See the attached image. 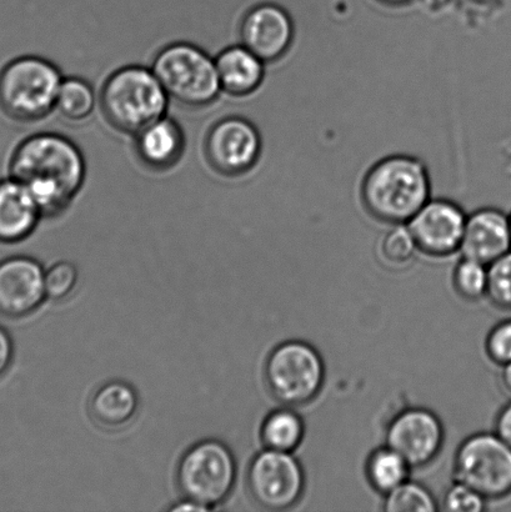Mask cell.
I'll use <instances>...</instances> for the list:
<instances>
[{
  "instance_id": "obj_6",
  "label": "cell",
  "mask_w": 511,
  "mask_h": 512,
  "mask_svg": "<svg viewBox=\"0 0 511 512\" xmlns=\"http://www.w3.org/2000/svg\"><path fill=\"white\" fill-rule=\"evenodd\" d=\"M237 475L233 451L223 441L207 439L190 446L180 458L177 485L184 499L213 511L233 493Z\"/></svg>"
},
{
  "instance_id": "obj_11",
  "label": "cell",
  "mask_w": 511,
  "mask_h": 512,
  "mask_svg": "<svg viewBox=\"0 0 511 512\" xmlns=\"http://www.w3.org/2000/svg\"><path fill=\"white\" fill-rule=\"evenodd\" d=\"M443 444V424L433 411L407 409L390 421L387 446L397 451L412 468H424L433 463Z\"/></svg>"
},
{
  "instance_id": "obj_14",
  "label": "cell",
  "mask_w": 511,
  "mask_h": 512,
  "mask_svg": "<svg viewBox=\"0 0 511 512\" xmlns=\"http://www.w3.org/2000/svg\"><path fill=\"white\" fill-rule=\"evenodd\" d=\"M239 37L240 43L265 64L274 63L288 53L294 39V24L280 5L260 3L243 15Z\"/></svg>"
},
{
  "instance_id": "obj_21",
  "label": "cell",
  "mask_w": 511,
  "mask_h": 512,
  "mask_svg": "<svg viewBox=\"0 0 511 512\" xmlns=\"http://www.w3.org/2000/svg\"><path fill=\"white\" fill-rule=\"evenodd\" d=\"M410 469L412 466L397 451L385 446L369 456L367 476L375 491L387 495L408 480Z\"/></svg>"
},
{
  "instance_id": "obj_35",
  "label": "cell",
  "mask_w": 511,
  "mask_h": 512,
  "mask_svg": "<svg viewBox=\"0 0 511 512\" xmlns=\"http://www.w3.org/2000/svg\"><path fill=\"white\" fill-rule=\"evenodd\" d=\"M509 222H510V233H511V213L509 214Z\"/></svg>"
},
{
  "instance_id": "obj_19",
  "label": "cell",
  "mask_w": 511,
  "mask_h": 512,
  "mask_svg": "<svg viewBox=\"0 0 511 512\" xmlns=\"http://www.w3.org/2000/svg\"><path fill=\"white\" fill-rule=\"evenodd\" d=\"M137 391L125 381L113 380L100 386L90 399L93 420L105 429H120L138 413Z\"/></svg>"
},
{
  "instance_id": "obj_10",
  "label": "cell",
  "mask_w": 511,
  "mask_h": 512,
  "mask_svg": "<svg viewBox=\"0 0 511 512\" xmlns=\"http://www.w3.org/2000/svg\"><path fill=\"white\" fill-rule=\"evenodd\" d=\"M247 484L255 503L265 510L283 511L302 499L305 473L293 453L265 448L250 461Z\"/></svg>"
},
{
  "instance_id": "obj_12",
  "label": "cell",
  "mask_w": 511,
  "mask_h": 512,
  "mask_svg": "<svg viewBox=\"0 0 511 512\" xmlns=\"http://www.w3.org/2000/svg\"><path fill=\"white\" fill-rule=\"evenodd\" d=\"M468 215L448 199H429L407 223L418 250L430 256L459 252Z\"/></svg>"
},
{
  "instance_id": "obj_20",
  "label": "cell",
  "mask_w": 511,
  "mask_h": 512,
  "mask_svg": "<svg viewBox=\"0 0 511 512\" xmlns=\"http://www.w3.org/2000/svg\"><path fill=\"white\" fill-rule=\"evenodd\" d=\"M305 426L297 411L283 408L272 411L263 421L260 436L267 449L294 453L304 439Z\"/></svg>"
},
{
  "instance_id": "obj_29",
  "label": "cell",
  "mask_w": 511,
  "mask_h": 512,
  "mask_svg": "<svg viewBox=\"0 0 511 512\" xmlns=\"http://www.w3.org/2000/svg\"><path fill=\"white\" fill-rule=\"evenodd\" d=\"M490 360L500 366L511 363V319L495 325L485 341Z\"/></svg>"
},
{
  "instance_id": "obj_8",
  "label": "cell",
  "mask_w": 511,
  "mask_h": 512,
  "mask_svg": "<svg viewBox=\"0 0 511 512\" xmlns=\"http://www.w3.org/2000/svg\"><path fill=\"white\" fill-rule=\"evenodd\" d=\"M454 476L487 500L507 498L511 495V446L495 433L469 436L455 454Z\"/></svg>"
},
{
  "instance_id": "obj_13",
  "label": "cell",
  "mask_w": 511,
  "mask_h": 512,
  "mask_svg": "<svg viewBox=\"0 0 511 512\" xmlns=\"http://www.w3.org/2000/svg\"><path fill=\"white\" fill-rule=\"evenodd\" d=\"M45 299V270L38 260L24 255L0 260V315L25 318Z\"/></svg>"
},
{
  "instance_id": "obj_2",
  "label": "cell",
  "mask_w": 511,
  "mask_h": 512,
  "mask_svg": "<svg viewBox=\"0 0 511 512\" xmlns=\"http://www.w3.org/2000/svg\"><path fill=\"white\" fill-rule=\"evenodd\" d=\"M427 167L410 155H390L370 168L362 183L369 214L390 225L407 224L430 199Z\"/></svg>"
},
{
  "instance_id": "obj_16",
  "label": "cell",
  "mask_w": 511,
  "mask_h": 512,
  "mask_svg": "<svg viewBox=\"0 0 511 512\" xmlns=\"http://www.w3.org/2000/svg\"><path fill=\"white\" fill-rule=\"evenodd\" d=\"M133 149L138 162L154 173L177 167L187 149L184 129L172 117L160 118L133 135Z\"/></svg>"
},
{
  "instance_id": "obj_25",
  "label": "cell",
  "mask_w": 511,
  "mask_h": 512,
  "mask_svg": "<svg viewBox=\"0 0 511 512\" xmlns=\"http://www.w3.org/2000/svg\"><path fill=\"white\" fill-rule=\"evenodd\" d=\"M454 286L464 299L483 298L488 290V265L463 256L454 270Z\"/></svg>"
},
{
  "instance_id": "obj_24",
  "label": "cell",
  "mask_w": 511,
  "mask_h": 512,
  "mask_svg": "<svg viewBox=\"0 0 511 512\" xmlns=\"http://www.w3.org/2000/svg\"><path fill=\"white\" fill-rule=\"evenodd\" d=\"M417 250V243L407 224L393 225L379 243L380 258L384 263L394 266L408 264Z\"/></svg>"
},
{
  "instance_id": "obj_23",
  "label": "cell",
  "mask_w": 511,
  "mask_h": 512,
  "mask_svg": "<svg viewBox=\"0 0 511 512\" xmlns=\"http://www.w3.org/2000/svg\"><path fill=\"white\" fill-rule=\"evenodd\" d=\"M385 512H435L439 510L434 495L424 485L404 481L398 488L384 495Z\"/></svg>"
},
{
  "instance_id": "obj_1",
  "label": "cell",
  "mask_w": 511,
  "mask_h": 512,
  "mask_svg": "<svg viewBox=\"0 0 511 512\" xmlns=\"http://www.w3.org/2000/svg\"><path fill=\"white\" fill-rule=\"evenodd\" d=\"M9 177L32 194L43 218L67 212L87 178L82 150L67 135L42 132L17 145L9 160Z\"/></svg>"
},
{
  "instance_id": "obj_32",
  "label": "cell",
  "mask_w": 511,
  "mask_h": 512,
  "mask_svg": "<svg viewBox=\"0 0 511 512\" xmlns=\"http://www.w3.org/2000/svg\"><path fill=\"white\" fill-rule=\"evenodd\" d=\"M172 512H204V511H212L205 506L195 503L193 500L184 499L182 503H177L173 506H170L168 509Z\"/></svg>"
},
{
  "instance_id": "obj_17",
  "label": "cell",
  "mask_w": 511,
  "mask_h": 512,
  "mask_svg": "<svg viewBox=\"0 0 511 512\" xmlns=\"http://www.w3.org/2000/svg\"><path fill=\"white\" fill-rule=\"evenodd\" d=\"M42 212L32 194L17 179H0V243L24 242L37 229Z\"/></svg>"
},
{
  "instance_id": "obj_4",
  "label": "cell",
  "mask_w": 511,
  "mask_h": 512,
  "mask_svg": "<svg viewBox=\"0 0 511 512\" xmlns=\"http://www.w3.org/2000/svg\"><path fill=\"white\" fill-rule=\"evenodd\" d=\"M62 73L50 60L23 55L0 69V110L17 123L32 124L57 107Z\"/></svg>"
},
{
  "instance_id": "obj_15",
  "label": "cell",
  "mask_w": 511,
  "mask_h": 512,
  "mask_svg": "<svg viewBox=\"0 0 511 512\" xmlns=\"http://www.w3.org/2000/svg\"><path fill=\"white\" fill-rule=\"evenodd\" d=\"M511 250L509 215L497 208H482L467 217L459 252L485 265Z\"/></svg>"
},
{
  "instance_id": "obj_5",
  "label": "cell",
  "mask_w": 511,
  "mask_h": 512,
  "mask_svg": "<svg viewBox=\"0 0 511 512\" xmlns=\"http://www.w3.org/2000/svg\"><path fill=\"white\" fill-rule=\"evenodd\" d=\"M152 69L169 99L184 108H208L223 93L215 59L198 45H165L155 55Z\"/></svg>"
},
{
  "instance_id": "obj_33",
  "label": "cell",
  "mask_w": 511,
  "mask_h": 512,
  "mask_svg": "<svg viewBox=\"0 0 511 512\" xmlns=\"http://www.w3.org/2000/svg\"><path fill=\"white\" fill-rule=\"evenodd\" d=\"M502 384L507 393L511 395V363L502 366Z\"/></svg>"
},
{
  "instance_id": "obj_26",
  "label": "cell",
  "mask_w": 511,
  "mask_h": 512,
  "mask_svg": "<svg viewBox=\"0 0 511 512\" xmlns=\"http://www.w3.org/2000/svg\"><path fill=\"white\" fill-rule=\"evenodd\" d=\"M487 296L499 309L511 311V250L488 265Z\"/></svg>"
},
{
  "instance_id": "obj_31",
  "label": "cell",
  "mask_w": 511,
  "mask_h": 512,
  "mask_svg": "<svg viewBox=\"0 0 511 512\" xmlns=\"http://www.w3.org/2000/svg\"><path fill=\"white\" fill-rule=\"evenodd\" d=\"M494 433L511 446V400L499 411L497 420H495Z\"/></svg>"
},
{
  "instance_id": "obj_7",
  "label": "cell",
  "mask_w": 511,
  "mask_h": 512,
  "mask_svg": "<svg viewBox=\"0 0 511 512\" xmlns=\"http://www.w3.org/2000/svg\"><path fill=\"white\" fill-rule=\"evenodd\" d=\"M270 394L285 406L305 405L323 389L325 364L313 345L285 341L269 354L264 368Z\"/></svg>"
},
{
  "instance_id": "obj_27",
  "label": "cell",
  "mask_w": 511,
  "mask_h": 512,
  "mask_svg": "<svg viewBox=\"0 0 511 512\" xmlns=\"http://www.w3.org/2000/svg\"><path fill=\"white\" fill-rule=\"evenodd\" d=\"M78 269L69 261H60L45 271L47 299L59 301L68 298L78 283Z\"/></svg>"
},
{
  "instance_id": "obj_9",
  "label": "cell",
  "mask_w": 511,
  "mask_h": 512,
  "mask_svg": "<svg viewBox=\"0 0 511 512\" xmlns=\"http://www.w3.org/2000/svg\"><path fill=\"white\" fill-rule=\"evenodd\" d=\"M262 147L259 130L249 119L229 115L208 129L203 153L215 174L235 179L252 172L262 155Z\"/></svg>"
},
{
  "instance_id": "obj_30",
  "label": "cell",
  "mask_w": 511,
  "mask_h": 512,
  "mask_svg": "<svg viewBox=\"0 0 511 512\" xmlns=\"http://www.w3.org/2000/svg\"><path fill=\"white\" fill-rule=\"evenodd\" d=\"M14 359V343L9 331L0 325V378L7 373Z\"/></svg>"
},
{
  "instance_id": "obj_3",
  "label": "cell",
  "mask_w": 511,
  "mask_h": 512,
  "mask_svg": "<svg viewBox=\"0 0 511 512\" xmlns=\"http://www.w3.org/2000/svg\"><path fill=\"white\" fill-rule=\"evenodd\" d=\"M170 99L152 68L125 65L102 85L99 105L103 117L119 133L135 135L165 117Z\"/></svg>"
},
{
  "instance_id": "obj_34",
  "label": "cell",
  "mask_w": 511,
  "mask_h": 512,
  "mask_svg": "<svg viewBox=\"0 0 511 512\" xmlns=\"http://www.w3.org/2000/svg\"><path fill=\"white\" fill-rule=\"evenodd\" d=\"M380 4L387 5V7L399 8L404 5H409L415 2V0H377Z\"/></svg>"
},
{
  "instance_id": "obj_22",
  "label": "cell",
  "mask_w": 511,
  "mask_h": 512,
  "mask_svg": "<svg viewBox=\"0 0 511 512\" xmlns=\"http://www.w3.org/2000/svg\"><path fill=\"white\" fill-rule=\"evenodd\" d=\"M95 104L97 97L87 80L77 77L63 79L55 107L62 117L69 122H84L93 114Z\"/></svg>"
},
{
  "instance_id": "obj_18",
  "label": "cell",
  "mask_w": 511,
  "mask_h": 512,
  "mask_svg": "<svg viewBox=\"0 0 511 512\" xmlns=\"http://www.w3.org/2000/svg\"><path fill=\"white\" fill-rule=\"evenodd\" d=\"M215 64L222 92L230 97H249L263 84L265 63L242 43L223 49Z\"/></svg>"
},
{
  "instance_id": "obj_28",
  "label": "cell",
  "mask_w": 511,
  "mask_h": 512,
  "mask_svg": "<svg viewBox=\"0 0 511 512\" xmlns=\"http://www.w3.org/2000/svg\"><path fill=\"white\" fill-rule=\"evenodd\" d=\"M487 501L468 485L455 481L444 494L443 509L449 512H482L487 508Z\"/></svg>"
}]
</instances>
